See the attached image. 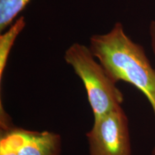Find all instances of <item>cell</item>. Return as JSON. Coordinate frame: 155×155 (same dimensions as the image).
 <instances>
[{
    "instance_id": "6da1fadb",
    "label": "cell",
    "mask_w": 155,
    "mask_h": 155,
    "mask_svg": "<svg viewBox=\"0 0 155 155\" xmlns=\"http://www.w3.org/2000/svg\"><path fill=\"white\" fill-rule=\"evenodd\" d=\"M89 45L93 55L114 82L130 83L144 95L155 118V69L144 48L127 35L119 22L106 33L93 35Z\"/></svg>"
},
{
    "instance_id": "7a4b0ae2",
    "label": "cell",
    "mask_w": 155,
    "mask_h": 155,
    "mask_svg": "<svg viewBox=\"0 0 155 155\" xmlns=\"http://www.w3.org/2000/svg\"><path fill=\"white\" fill-rule=\"evenodd\" d=\"M64 60L82 81L94 118L121 106L123 94L89 47L75 42L65 50Z\"/></svg>"
},
{
    "instance_id": "3957f363",
    "label": "cell",
    "mask_w": 155,
    "mask_h": 155,
    "mask_svg": "<svg viewBox=\"0 0 155 155\" xmlns=\"http://www.w3.org/2000/svg\"><path fill=\"white\" fill-rule=\"evenodd\" d=\"M86 135L89 155H132L129 119L122 106L95 117Z\"/></svg>"
},
{
    "instance_id": "277c9868",
    "label": "cell",
    "mask_w": 155,
    "mask_h": 155,
    "mask_svg": "<svg viewBox=\"0 0 155 155\" xmlns=\"http://www.w3.org/2000/svg\"><path fill=\"white\" fill-rule=\"evenodd\" d=\"M10 129L18 155H61L62 138L59 134L29 130L12 124Z\"/></svg>"
},
{
    "instance_id": "5b68a950",
    "label": "cell",
    "mask_w": 155,
    "mask_h": 155,
    "mask_svg": "<svg viewBox=\"0 0 155 155\" xmlns=\"http://www.w3.org/2000/svg\"><path fill=\"white\" fill-rule=\"evenodd\" d=\"M26 26V20L23 16L19 17L3 33L0 35V82L2 81L5 70L11 49L15 40Z\"/></svg>"
},
{
    "instance_id": "8992f818",
    "label": "cell",
    "mask_w": 155,
    "mask_h": 155,
    "mask_svg": "<svg viewBox=\"0 0 155 155\" xmlns=\"http://www.w3.org/2000/svg\"><path fill=\"white\" fill-rule=\"evenodd\" d=\"M30 0H0V32L7 30L20 12L24 10Z\"/></svg>"
},
{
    "instance_id": "52a82bcc",
    "label": "cell",
    "mask_w": 155,
    "mask_h": 155,
    "mask_svg": "<svg viewBox=\"0 0 155 155\" xmlns=\"http://www.w3.org/2000/svg\"><path fill=\"white\" fill-rule=\"evenodd\" d=\"M0 155H18L16 141L10 129L12 122L5 109L0 111Z\"/></svg>"
},
{
    "instance_id": "ba28073f",
    "label": "cell",
    "mask_w": 155,
    "mask_h": 155,
    "mask_svg": "<svg viewBox=\"0 0 155 155\" xmlns=\"http://www.w3.org/2000/svg\"><path fill=\"white\" fill-rule=\"evenodd\" d=\"M150 34L151 38V45L155 55V21H152L150 27Z\"/></svg>"
},
{
    "instance_id": "9c48e42d",
    "label": "cell",
    "mask_w": 155,
    "mask_h": 155,
    "mask_svg": "<svg viewBox=\"0 0 155 155\" xmlns=\"http://www.w3.org/2000/svg\"><path fill=\"white\" fill-rule=\"evenodd\" d=\"M151 155H155V145L154 146V147L152 148V152H151Z\"/></svg>"
}]
</instances>
